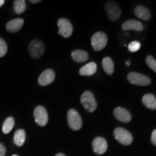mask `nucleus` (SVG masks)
I'll use <instances>...</instances> for the list:
<instances>
[{
	"label": "nucleus",
	"instance_id": "obj_1",
	"mask_svg": "<svg viewBox=\"0 0 156 156\" xmlns=\"http://www.w3.org/2000/svg\"><path fill=\"white\" fill-rule=\"evenodd\" d=\"M82 105L88 112H94L97 108V103L94 95L90 91H85L81 95Z\"/></svg>",
	"mask_w": 156,
	"mask_h": 156
},
{
	"label": "nucleus",
	"instance_id": "obj_2",
	"mask_svg": "<svg viewBox=\"0 0 156 156\" xmlns=\"http://www.w3.org/2000/svg\"><path fill=\"white\" fill-rule=\"evenodd\" d=\"M105 9L108 18L112 21H116L120 18L122 9L119 5L114 1H108L105 5Z\"/></svg>",
	"mask_w": 156,
	"mask_h": 156
},
{
	"label": "nucleus",
	"instance_id": "obj_3",
	"mask_svg": "<svg viewBox=\"0 0 156 156\" xmlns=\"http://www.w3.org/2000/svg\"><path fill=\"white\" fill-rule=\"evenodd\" d=\"M67 122L69 127L73 130L77 131L83 126V121L80 115L75 109H69L67 113Z\"/></svg>",
	"mask_w": 156,
	"mask_h": 156
},
{
	"label": "nucleus",
	"instance_id": "obj_4",
	"mask_svg": "<svg viewBox=\"0 0 156 156\" xmlns=\"http://www.w3.org/2000/svg\"><path fill=\"white\" fill-rule=\"evenodd\" d=\"M107 42H108V38L106 35L103 32H97L93 35L91 38V44L93 49L96 51L103 50L106 47Z\"/></svg>",
	"mask_w": 156,
	"mask_h": 156
},
{
	"label": "nucleus",
	"instance_id": "obj_5",
	"mask_svg": "<svg viewBox=\"0 0 156 156\" xmlns=\"http://www.w3.org/2000/svg\"><path fill=\"white\" fill-rule=\"evenodd\" d=\"M114 135L117 141L124 145H129L133 140L131 133L122 127L116 128L114 132Z\"/></svg>",
	"mask_w": 156,
	"mask_h": 156
},
{
	"label": "nucleus",
	"instance_id": "obj_6",
	"mask_svg": "<svg viewBox=\"0 0 156 156\" xmlns=\"http://www.w3.org/2000/svg\"><path fill=\"white\" fill-rule=\"evenodd\" d=\"M29 53L31 57L34 58H38L41 57L45 51V45L41 41L36 40L32 41L29 44Z\"/></svg>",
	"mask_w": 156,
	"mask_h": 156
},
{
	"label": "nucleus",
	"instance_id": "obj_7",
	"mask_svg": "<svg viewBox=\"0 0 156 156\" xmlns=\"http://www.w3.org/2000/svg\"><path fill=\"white\" fill-rule=\"evenodd\" d=\"M58 34L64 38H69L73 32V27L69 20L66 18H60L58 20Z\"/></svg>",
	"mask_w": 156,
	"mask_h": 156
},
{
	"label": "nucleus",
	"instance_id": "obj_8",
	"mask_svg": "<svg viewBox=\"0 0 156 156\" xmlns=\"http://www.w3.org/2000/svg\"><path fill=\"white\" fill-rule=\"evenodd\" d=\"M129 82L139 86H147L151 83V80L147 76L137 73H130L127 75Z\"/></svg>",
	"mask_w": 156,
	"mask_h": 156
},
{
	"label": "nucleus",
	"instance_id": "obj_9",
	"mask_svg": "<svg viewBox=\"0 0 156 156\" xmlns=\"http://www.w3.org/2000/svg\"><path fill=\"white\" fill-rule=\"evenodd\" d=\"M34 118L35 122L38 125L41 126H44L47 124L48 121V113L46 108L42 106H37L34 110Z\"/></svg>",
	"mask_w": 156,
	"mask_h": 156
},
{
	"label": "nucleus",
	"instance_id": "obj_10",
	"mask_svg": "<svg viewBox=\"0 0 156 156\" xmlns=\"http://www.w3.org/2000/svg\"><path fill=\"white\" fill-rule=\"evenodd\" d=\"M55 80V73L52 69H48L41 74L39 76L38 82L41 86H46L53 83Z\"/></svg>",
	"mask_w": 156,
	"mask_h": 156
},
{
	"label": "nucleus",
	"instance_id": "obj_11",
	"mask_svg": "<svg viewBox=\"0 0 156 156\" xmlns=\"http://www.w3.org/2000/svg\"><path fill=\"white\" fill-rule=\"evenodd\" d=\"M108 148L106 140L104 138L98 137L95 138L93 141V149L95 153L98 155H102L104 153H106Z\"/></svg>",
	"mask_w": 156,
	"mask_h": 156
},
{
	"label": "nucleus",
	"instance_id": "obj_12",
	"mask_svg": "<svg viewBox=\"0 0 156 156\" xmlns=\"http://www.w3.org/2000/svg\"><path fill=\"white\" fill-rule=\"evenodd\" d=\"M114 116L121 122L128 123L132 120V115L129 111L122 107H117L114 111Z\"/></svg>",
	"mask_w": 156,
	"mask_h": 156
},
{
	"label": "nucleus",
	"instance_id": "obj_13",
	"mask_svg": "<svg viewBox=\"0 0 156 156\" xmlns=\"http://www.w3.org/2000/svg\"><path fill=\"white\" fill-rule=\"evenodd\" d=\"M122 28L124 30H134L136 31H142L143 30V25L140 21L135 20H129L123 23L122 25Z\"/></svg>",
	"mask_w": 156,
	"mask_h": 156
},
{
	"label": "nucleus",
	"instance_id": "obj_14",
	"mask_svg": "<svg viewBox=\"0 0 156 156\" xmlns=\"http://www.w3.org/2000/svg\"><path fill=\"white\" fill-rule=\"evenodd\" d=\"M23 23H24V20L22 18H17L12 20L9 21L6 25V29L8 32L15 33L17 32L22 28Z\"/></svg>",
	"mask_w": 156,
	"mask_h": 156
},
{
	"label": "nucleus",
	"instance_id": "obj_15",
	"mask_svg": "<svg viewBox=\"0 0 156 156\" xmlns=\"http://www.w3.org/2000/svg\"><path fill=\"white\" fill-rule=\"evenodd\" d=\"M134 14L138 18L142 20L148 21L151 17V12L147 7L142 5H138L134 9Z\"/></svg>",
	"mask_w": 156,
	"mask_h": 156
},
{
	"label": "nucleus",
	"instance_id": "obj_16",
	"mask_svg": "<svg viewBox=\"0 0 156 156\" xmlns=\"http://www.w3.org/2000/svg\"><path fill=\"white\" fill-rule=\"evenodd\" d=\"M97 65L95 62H90L80 69V75L82 76H91L96 73Z\"/></svg>",
	"mask_w": 156,
	"mask_h": 156
},
{
	"label": "nucleus",
	"instance_id": "obj_17",
	"mask_svg": "<svg viewBox=\"0 0 156 156\" xmlns=\"http://www.w3.org/2000/svg\"><path fill=\"white\" fill-rule=\"evenodd\" d=\"M142 101L147 108L151 110L156 109V98L153 94H151V93L145 94L142 98Z\"/></svg>",
	"mask_w": 156,
	"mask_h": 156
},
{
	"label": "nucleus",
	"instance_id": "obj_18",
	"mask_svg": "<svg viewBox=\"0 0 156 156\" xmlns=\"http://www.w3.org/2000/svg\"><path fill=\"white\" fill-rule=\"evenodd\" d=\"M72 57L77 63H82L88 59V54L83 50H75L72 52Z\"/></svg>",
	"mask_w": 156,
	"mask_h": 156
},
{
	"label": "nucleus",
	"instance_id": "obj_19",
	"mask_svg": "<svg viewBox=\"0 0 156 156\" xmlns=\"http://www.w3.org/2000/svg\"><path fill=\"white\" fill-rule=\"evenodd\" d=\"M102 66L103 70L106 72V74L109 75H113L114 72V64L112 58L107 56L103 58L102 61Z\"/></svg>",
	"mask_w": 156,
	"mask_h": 156
},
{
	"label": "nucleus",
	"instance_id": "obj_20",
	"mask_svg": "<svg viewBox=\"0 0 156 156\" xmlns=\"http://www.w3.org/2000/svg\"><path fill=\"white\" fill-rule=\"evenodd\" d=\"M25 141V132L23 129H17L14 134V142L18 147L23 145Z\"/></svg>",
	"mask_w": 156,
	"mask_h": 156
},
{
	"label": "nucleus",
	"instance_id": "obj_21",
	"mask_svg": "<svg viewBox=\"0 0 156 156\" xmlns=\"http://www.w3.org/2000/svg\"><path fill=\"white\" fill-rule=\"evenodd\" d=\"M15 125V119L13 117H8L6 119L2 125V132L4 134H9L12 131Z\"/></svg>",
	"mask_w": 156,
	"mask_h": 156
},
{
	"label": "nucleus",
	"instance_id": "obj_22",
	"mask_svg": "<svg viewBox=\"0 0 156 156\" xmlns=\"http://www.w3.org/2000/svg\"><path fill=\"white\" fill-rule=\"evenodd\" d=\"M13 5L15 12L16 14H22L26 9V3L25 0H15Z\"/></svg>",
	"mask_w": 156,
	"mask_h": 156
},
{
	"label": "nucleus",
	"instance_id": "obj_23",
	"mask_svg": "<svg viewBox=\"0 0 156 156\" xmlns=\"http://www.w3.org/2000/svg\"><path fill=\"white\" fill-rule=\"evenodd\" d=\"M145 62L146 64L148 65V67L151 68V69H153L155 73H156V60L155 58L152 56L149 55L146 57Z\"/></svg>",
	"mask_w": 156,
	"mask_h": 156
},
{
	"label": "nucleus",
	"instance_id": "obj_24",
	"mask_svg": "<svg viewBox=\"0 0 156 156\" xmlns=\"http://www.w3.org/2000/svg\"><path fill=\"white\" fill-rule=\"evenodd\" d=\"M7 44L4 39L0 38V58L6 55L7 52Z\"/></svg>",
	"mask_w": 156,
	"mask_h": 156
},
{
	"label": "nucleus",
	"instance_id": "obj_25",
	"mask_svg": "<svg viewBox=\"0 0 156 156\" xmlns=\"http://www.w3.org/2000/svg\"><path fill=\"white\" fill-rule=\"evenodd\" d=\"M141 47V44L139 41H132L129 44L128 49L131 52H136Z\"/></svg>",
	"mask_w": 156,
	"mask_h": 156
},
{
	"label": "nucleus",
	"instance_id": "obj_26",
	"mask_svg": "<svg viewBox=\"0 0 156 156\" xmlns=\"http://www.w3.org/2000/svg\"><path fill=\"white\" fill-rule=\"evenodd\" d=\"M7 149L6 147L4 145V144L0 143V156H5Z\"/></svg>",
	"mask_w": 156,
	"mask_h": 156
},
{
	"label": "nucleus",
	"instance_id": "obj_27",
	"mask_svg": "<svg viewBox=\"0 0 156 156\" xmlns=\"http://www.w3.org/2000/svg\"><path fill=\"white\" fill-rule=\"evenodd\" d=\"M151 142L154 145L156 146V129L153 130L151 135Z\"/></svg>",
	"mask_w": 156,
	"mask_h": 156
},
{
	"label": "nucleus",
	"instance_id": "obj_28",
	"mask_svg": "<svg viewBox=\"0 0 156 156\" xmlns=\"http://www.w3.org/2000/svg\"><path fill=\"white\" fill-rule=\"evenodd\" d=\"M30 2L33 4H37L41 2V0H30Z\"/></svg>",
	"mask_w": 156,
	"mask_h": 156
},
{
	"label": "nucleus",
	"instance_id": "obj_29",
	"mask_svg": "<svg viewBox=\"0 0 156 156\" xmlns=\"http://www.w3.org/2000/svg\"><path fill=\"white\" fill-rule=\"evenodd\" d=\"M5 2L4 1V0H0V7H2V6L4 4H5Z\"/></svg>",
	"mask_w": 156,
	"mask_h": 156
},
{
	"label": "nucleus",
	"instance_id": "obj_30",
	"mask_svg": "<svg viewBox=\"0 0 156 156\" xmlns=\"http://www.w3.org/2000/svg\"><path fill=\"white\" fill-rule=\"evenodd\" d=\"M56 156H66V155H64V154H63V153H58Z\"/></svg>",
	"mask_w": 156,
	"mask_h": 156
},
{
	"label": "nucleus",
	"instance_id": "obj_31",
	"mask_svg": "<svg viewBox=\"0 0 156 156\" xmlns=\"http://www.w3.org/2000/svg\"><path fill=\"white\" fill-rule=\"evenodd\" d=\"M125 64H126V65L129 66V65H130V62H125Z\"/></svg>",
	"mask_w": 156,
	"mask_h": 156
},
{
	"label": "nucleus",
	"instance_id": "obj_32",
	"mask_svg": "<svg viewBox=\"0 0 156 156\" xmlns=\"http://www.w3.org/2000/svg\"><path fill=\"white\" fill-rule=\"evenodd\" d=\"M12 156H18V155H13Z\"/></svg>",
	"mask_w": 156,
	"mask_h": 156
}]
</instances>
